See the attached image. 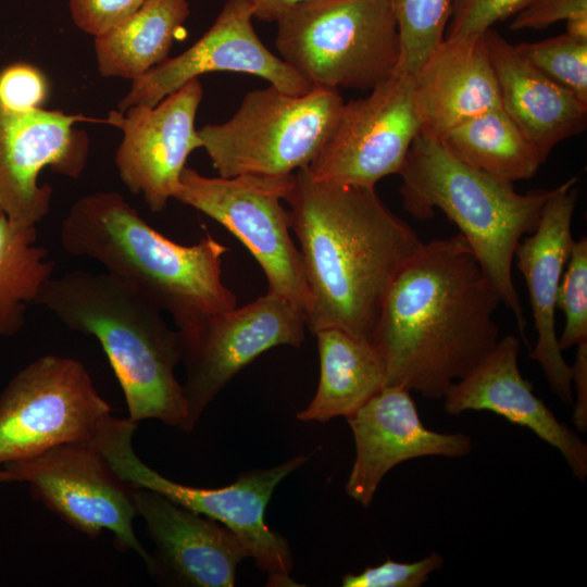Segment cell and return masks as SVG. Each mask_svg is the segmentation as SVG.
I'll return each instance as SVG.
<instances>
[{
  "mask_svg": "<svg viewBox=\"0 0 587 587\" xmlns=\"http://www.w3.org/2000/svg\"><path fill=\"white\" fill-rule=\"evenodd\" d=\"M500 302L461 234L422 242L387 290L371 337L385 386L442 399L498 342Z\"/></svg>",
  "mask_w": 587,
  "mask_h": 587,
  "instance_id": "1",
  "label": "cell"
},
{
  "mask_svg": "<svg viewBox=\"0 0 587 587\" xmlns=\"http://www.w3.org/2000/svg\"><path fill=\"white\" fill-rule=\"evenodd\" d=\"M309 290L307 328L345 329L371 340L394 278L422 241L375 187L296 171L284 198Z\"/></svg>",
  "mask_w": 587,
  "mask_h": 587,
  "instance_id": "2",
  "label": "cell"
},
{
  "mask_svg": "<svg viewBox=\"0 0 587 587\" xmlns=\"http://www.w3.org/2000/svg\"><path fill=\"white\" fill-rule=\"evenodd\" d=\"M65 252L100 263L136 290L176 328L236 307L235 294L222 280L229 248L207 234L199 242H175L147 223L116 191L80 197L60 230Z\"/></svg>",
  "mask_w": 587,
  "mask_h": 587,
  "instance_id": "3",
  "label": "cell"
},
{
  "mask_svg": "<svg viewBox=\"0 0 587 587\" xmlns=\"http://www.w3.org/2000/svg\"><path fill=\"white\" fill-rule=\"evenodd\" d=\"M36 304L98 340L123 391L127 417L187 432V405L175 376L178 333L162 311L109 273L86 271L52 277Z\"/></svg>",
  "mask_w": 587,
  "mask_h": 587,
  "instance_id": "4",
  "label": "cell"
},
{
  "mask_svg": "<svg viewBox=\"0 0 587 587\" xmlns=\"http://www.w3.org/2000/svg\"><path fill=\"white\" fill-rule=\"evenodd\" d=\"M399 175L403 209L419 220L432 218L438 209L458 226L523 332L526 321L512 263L522 237L536 229L550 190L517 192L513 183L464 163L423 130Z\"/></svg>",
  "mask_w": 587,
  "mask_h": 587,
  "instance_id": "5",
  "label": "cell"
},
{
  "mask_svg": "<svg viewBox=\"0 0 587 587\" xmlns=\"http://www.w3.org/2000/svg\"><path fill=\"white\" fill-rule=\"evenodd\" d=\"M278 57L310 86L371 90L398 70L389 0H309L275 20Z\"/></svg>",
  "mask_w": 587,
  "mask_h": 587,
  "instance_id": "6",
  "label": "cell"
},
{
  "mask_svg": "<svg viewBox=\"0 0 587 587\" xmlns=\"http://www.w3.org/2000/svg\"><path fill=\"white\" fill-rule=\"evenodd\" d=\"M137 424L129 417L111 415L90 444L130 486L157 491L234 532L255 565L268 575L267 585H295L289 545L267 526L264 514L277 485L302 466L308 457L298 454L271 469L247 471L228 486H188L161 475L137 455L133 447Z\"/></svg>",
  "mask_w": 587,
  "mask_h": 587,
  "instance_id": "7",
  "label": "cell"
},
{
  "mask_svg": "<svg viewBox=\"0 0 587 587\" xmlns=\"http://www.w3.org/2000/svg\"><path fill=\"white\" fill-rule=\"evenodd\" d=\"M344 102L335 89L291 95L270 85L247 92L229 120L198 135L218 176H289L314 160Z\"/></svg>",
  "mask_w": 587,
  "mask_h": 587,
  "instance_id": "8",
  "label": "cell"
},
{
  "mask_svg": "<svg viewBox=\"0 0 587 587\" xmlns=\"http://www.w3.org/2000/svg\"><path fill=\"white\" fill-rule=\"evenodd\" d=\"M85 365L46 354L0 394V466L68 442H90L112 415Z\"/></svg>",
  "mask_w": 587,
  "mask_h": 587,
  "instance_id": "9",
  "label": "cell"
},
{
  "mask_svg": "<svg viewBox=\"0 0 587 587\" xmlns=\"http://www.w3.org/2000/svg\"><path fill=\"white\" fill-rule=\"evenodd\" d=\"M292 175L208 177L185 167L173 199L225 227L259 263L266 292L284 297L307 312L309 290L302 259L282 203Z\"/></svg>",
  "mask_w": 587,
  "mask_h": 587,
  "instance_id": "10",
  "label": "cell"
},
{
  "mask_svg": "<svg viewBox=\"0 0 587 587\" xmlns=\"http://www.w3.org/2000/svg\"><path fill=\"white\" fill-rule=\"evenodd\" d=\"M305 312L273 294L241 307L205 315L177 328L182 385L187 405V433L220 391L263 352L278 347H300L305 337Z\"/></svg>",
  "mask_w": 587,
  "mask_h": 587,
  "instance_id": "11",
  "label": "cell"
},
{
  "mask_svg": "<svg viewBox=\"0 0 587 587\" xmlns=\"http://www.w3.org/2000/svg\"><path fill=\"white\" fill-rule=\"evenodd\" d=\"M3 467L72 528L91 539L111 532L117 549L137 553L149 565L150 553L134 528L133 486L90 442L59 445Z\"/></svg>",
  "mask_w": 587,
  "mask_h": 587,
  "instance_id": "12",
  "label": "cell"
},
{
  "mask_svg": "<svg viewBox=\"0 0 587 587\" xmlns=\"http://www.w3.org/2000/svg\"><path fill=\"white\" fill-rule=\"evenodd\" d=\"M414 75L397 71L363 98L344 102L314 160L317 179L375 187L399 174L421 132L415 111Z\"/></svg>",
  "mask_w": 587,
  "mask_h": 587,
  "instance_id": "13",
  "label": "cell"
},
{
  "mask_svg": "<svg viewBox=\"0 0 587 587\" xmlns=\"http://www.w3.org/2000/svg\"><path fill=\"white\" fill-rule=\"evenodd\" d=\"M102 122L41 108L13 112L0 105V215L36 226L49 213L52 187L38 184L40 172L77 178L88 155V138L77 122Z\"/></svg>",
  "mask_w": 587,
  "mask_h": 587,
  "instance_id": "14",
  "label": "cell"
},
{
  "mask_svg": "<svg viewBox=\"0 0 587 587\" xmlns=\"http://www.w3.org/2000/svg\"><path fill=\"white\" fill-rule=\"evenodd\" d=\"M203 97L193 78L154 107L136 104L111 111L103 123L118 127L123 140L116 150L118 175L130 192L141 195L152 212L173 198L190 153L202 148L196 114Z\"/></svg>",
  "mask_w": 587,
  "mask_h": 587,
  "instance_id": "15",
  "label": "cell"
},
{
  "mask_svg": "<svg viewBox=\"0 0 587 587\" xmlns=\"http://www.w3.org/2000/svg\"><path fill=\"white\" fill-rule=\"evenodd\" d=\"M253 18L252 0H227L212 26L192 46L133 79L117 111L136 104L154 107L189 80L212 72L254 75L287 93L308 92L311 86L261 41Z\"/></svg>",
  "mask_w": 587,
  "mask_h": 587,
  "instance_id": "16",
  "label": "cell"
},
{
  "mask_svg": "<svg viewBox=\"0 0 587 587\" xmlns=\"http://www.w3.org/2000/svg\"><path fill=\"white\" fill-rule=\"evenodd\" d=\"M137 515L154 552L147 566L162 582L185 587H233L238 564L250 552L223 524L161 494L133 487Z\"/></svg>",
  "mask_w": 587,
  "mask_h": 587,
  "instance_id": "17",
  "label": "cell"
},
{
  "mask_svg": "<svg viewBox=\"0 0 587 587\" xmlns=\"http://www.w3.org/2000/svg\"><path fill=\"white\" fill-rule=\"evenodd\" d=\"M347 421L355 458L345 490L364 508L396 465L422 457L460 458L473 449L472 439L463 433L428 429L410 390L400 386H385Z\"/></svg>",
  "mask_w": 587,
  "mask_h": 587,
  "instance_id": "18",
  "label": "cell"
},
{
  "mask_svg": "<svg viewBox=\"0 0 587 587\" xmlns=\"http://www.w3.org/2000/svg\"><path fill=\"white\" fill-rule=\"evenodd\" d=\"M576 183L577 177H571L550 190L536 229L519 242L514 253L526 282L537 332L529 357L540 364L551 390L566 404L573 403L574 394L571 366L558 344L555 311L559 285L574 242Z\"/></svg>",
  "mask_w": 587,
  "mask_h": 587,
  "instance_id": "19",
  "label": "cell"
},
{
  "mask_svg": "<svg viewBox=\"0 0 587 587\" xmlns=\"http://www.w3.org/2000/svg\"><path fill=\"white\" fill-rule=\"evenodd\" d=\"M520 340L513 335L496 346L444 396V409L459 415L465 411H490L527 427L562 454L573 475H587V446L533 391L517 365Z\"/></svg>",
  "mask_w": 587,
  "mask_h": 587,
  "instance_id": "20",
  "label": "cell"
},
{
  "mask_svg": "<svg viewBox=\"0 0 587 587\" xmlns=\"http://www.w3.org/2000/svg\"><path fill=\"white\" fill-rule=\"evenodd\" d=\"M413 98L421 130L436 138L501 107L485 33L444 38L414 75Z\"/></svg>",
  "mask_w": 587,
  "mask_h": 587,
  "instance_id": "21",
  "label": "cell"
},
{
  "mask_svg": "<svg viewBox=\"0 0 587 587\" xmlns=\"http://www.w3.org/2000/svg\"><path fill=\"white\" fill-rule=\"evenodd\" d=\"M485 39L501 108L545 162L557 145L585 130L587 103L532 65L494 27Z\"/></svg>",
  "mask_w": 587,
  "mask_h": 587,
  "instance_id": "22",
  "label": "cell"
},
{
  "mask_svg": "<svg viewBox=\"0 0 587 587\" xmlns=\"http://www.w3.org/2000/svg\"><path fill=\"white\" fill-rule=\"evenodd\" d=\"M314 335L320 357L319 386L297 419L322 423L338 416L348 419L385 387V364L369 339L337 327L322 328Z\"/></svg>",
  "mask_w": 587,
  "mask_h": 587,
  "instance_id": "23",
  "label": "cell"
},
{
  "mask_svg": "<svg viewBox=\"0 0 587 587\" xmlns=\"http://www.w3.org/2000/svg\"><path fill=\"white\" fill-rule=\"evenodd\" d=\"M190 14L188 0H146L126 20L95 37L98 68L135 79L167 59Z\"/></svg>",
  "mask_w": 587,
  "mask_h": 587,
  "instance_id": "24",
  "label": "cell"
},
{
  "mask_svg": "<svg viewBox=\"0 0 587 587\" xmlns=\"http://www.w3.org/2000/svg\"><path fill=\"white\" fill-rule=\"evenodd\" d=\"M437 139L459 160L509 183L533 177L544 163L501 107L458 124Z\"/></svg>",
  "mask_w": 587,
  "mask_h": 587,
  "instance_id": "25",
  "label": "cell"
},
{
  "mask_svg": "<svg viewBox=\"0 0 587 587\" xmlns=\"http://www.w3.org/2000/svg\"><path fill=\"white\" fill-rule=\"evenodd\" d=\"M36 239V226L0 215V336H14L23 328L27 304L36 303L53 277L54 261Z\"/></svg>",
  "mask_w": 587,
  "mask_h": 587,
  "instance_id": "26",
  "label": "cell"
},
{
  "mask_svg": "<svg viewBox=\"0 0 587 587\" xmlns=\"http://www.w3.org/2000/svg\"><path fill=\"white\" fill-rule=\"evenodd\" d=\"M396 18L399 72L415 75L444 40L453 0H389Z\"/></svg>",
  "mask_w": 587,
  "mask_h": 587,
  "instance_id": "27",
  "label": "cell"
},
{
  "mask_svg": "<svg viewBox=\"0 0 587 587\" xmlns=\"http://www.w3.org/2000/svg\"><path fill=\"white\" fill-rule=\"evenodd\" d=\"M515 47L532 65L587 103V39L564 33Z\"/></svg>",
  "mask_w": 587,
  "mask_h": 587,
  "instance_id": "28",
  "label": "cell"
},
{
  "mask_svg": "<svg viewBox=\"0 0 587 587\" xmlns=\"http://www.w3.org/2000/svg\"><path fill=\"white\" fill-rule=\"evenodd\" d=\"M565 323L558 344L561 350L587 341V239L574 240L557 296Z\"/></svg>",
  "mask_w": 587,
  "mask_h": 587,
  "instance_id": "29",
  "label": "cell"
},
{
  "mask_svg": "<svg viewBox=\"0 0 587 587\" xmlns=\"http://www.w3.org/2000/svg\"><path fill=\"white\" fill-rule=\"evenodd\" d=\"M444 566L438 552L415 562H396L389 558L376 566H367L360 573H348L341 578L344 587H420L433 572Z\"/></svg>",
  "mask_w": 587,
  "mask_h": 587,
  "instance_id": "30",
  "label": "cell"
},
{
  "mask_svg": "<svg viewBox=\"0 0 587 587\" xmlns=\"http://www.w3.org/2000/svg\"><path fill=\"white\" fill-rule=\"evenodd\" d=\"M533 0H453L445 38L485 33Z\"/></svg>",
  "mask_w": 587,
  "mask_h": 587,
  "instance_id": "31",
  "label": "cell"
},
{
  "mask_svg": "<svg viewBox=\"0 0 587 587\" xmlns=\"http://www.w3.org/2000/svg\"><path fill=\"white\" fill-rule=\"evenodd\" d=\"M47 95V80L32 64L14 63L0 72V105L9 111L38 109Z\"/></svg>",
  "mask_w": 587,
  "mask_h": 587,
  "instance_id": "32",
  "label": "cell"
},
{
  "mask_svg": "<svg viewBox=\"0 0 587 587\" xmlns=\"http://www.w3.org/2000/svg\"><path fill=\"white\" fill-rule=\"evenodd\" d=\"M146 0H70L74 23L98 37L132 15Z\"/></svg>",
  "mask_w": 587,
  "mask_h": 587,
  "instance_id": "33",
  "label": "cell"
},
{
  "mask_svg": "<svg viewBox=\"0 0 587 587\" xmlns=\"http://www.w3.org/2000/svg\"><path fill=\"white\" fill-rule=\"evenodd\" d=\"M577 18H587V0H533L512 17L510 28L544 29Z\"/></svg>",
  "mask_w": 587,
  "mask_h": 587,
  "instance_id": "34",
  "label": "cell"
},
{
  "mask_svg": "<svg viewBox=\"0 0 587 587\" xmlns=\"http://www.w3.org/2000/svg\"><path fill=\"white\" fill-rule=\"evenodd\" d=\"M572 388L575 391V402L572 421L575 428L587 430V341L577 345L574 364L571 366Z\"/></svg>",
  "mask_w": 587,
  "mask_h": 587,
  "instance_id": "35",
  "label": "cell"
},
{
  "mask_svg": "<svg viewBox=\"0 0 587 587\" xmlns=\"http://www.w3.org/2000/svg\"><path fill=\"white\" fill-rule=\"evenodd\" d=\"M254 18L265 23L275 22L277 16L292 4L309 0H252Z\"/></svg>",
  "mask_w": 587,
  "mask_h": 587,
  "instance_id": "36",
  "label": "cell"
},
{
  "mask_svg": "<svg viewBox=\"0 0 587 587\" xmlns=\"http://www.w3.org/2000/svg\"><path fill=\"white\" fill-rule=\"evenodd\" d=\"M11 482H14L12 474L4 467L0 469V483H11Z\"/></svg>",
  "mask_w": 587,
  "mask_h": 587,
  "instance_id": "37",
  "label": "cell"
}]
</instances>
